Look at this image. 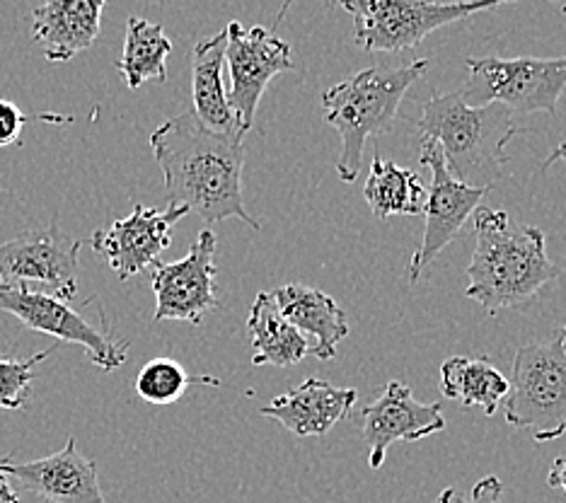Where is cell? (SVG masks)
<instances>
[{
  "label": "cell",
  "mask_w": 566,
  "mask_h": 503,
  "mask_svg": "<svg viewBox=\"0 0 566 503\" xmlns=\"http://www.w3.org/2000/svg\"><path fill=\"white\" fill-rule=\"evenodd\" d=\"M150 148L170 203L187 206L206 226L240 218L252 230L262 228L242 201V134H216L195 112H182L150 134Z\"/></svg>",
  "instance_id": "cell-1"
},
{
  "label": "cell",
  "mask_w": 566,
  "mask_h": 503,
  "mask_svg": "<svg viewBox=\"0 0 566 503\" xmlns=\"http://www.w3.org/2000/svg\"><path fill=\"white\" fill-rule=\"evenodd\" d=\"M557 276L559 266L547 256L543 230L486 206L474 211V252L465 291L470 301L496 315L499 310L531 303Z\"/></svg>",
  "instance_id": "cell-2"
},
{
  "label": "cell",
  "mask_w": 566,
  "mask_h": 503,
  "mask_svg": "<svg viewBox=\"0 0 566 503\" xmlns=\"http://www.w3.org/2000/svg\"><path fill=\"white\" fill-rule=\"evenodd\" d=\"M518 132L506 107H470L460 93H433L419 119L421 140L439 146L448 172L474 189H492L499 182L509 163L506 146Z\"/></svg>",
  "instance_id": "cell-3"
},
{
  "label": "cell",
  "mask_w": 566,
  "mask_h": 503,
  "mask_svg": "<svg viewBox=\"0 0 566 503\" xmlns=\"http://www.w3.org/2000/svg\"><path fill=\"white\" fill-rule=\"evenodd\" d=\"M427 69V59L411 61L400 69H366L332 85L323 95L327 122L342 136L339 158L334 163L342 182H356L366 140L390 132L407 90Z\"/></svg>",
  "instance_id": "cell-4"
},
{
  "label": "cell",
  "mask_w": 566,
  "mask_h": 503,
  "mask_svg": "<svg viewBox=\"0 0 566 503\" xmlns=\"http://www.w3.org/2000/svg\"><path fill=\"white\" fill-rule=\"evenodd\" d=\"M504 402L506 423L533 441L549 443L566 433V342L559 334L518 348Z\"/></svg>",
  "instance_id": "cell-5"
},
{
  "label": "cell",
  "mask_w": 566,
  "mask_h": 503,
  "mask_svg": "<svg viewBox=\"0 0 566 503\" xmlns=\"http://www.w3.org/2000/svg\"><path fill=\"white\" fill-rule=\"evenodd\" d=\"M465 66L470 77L460 95L470 107L501 105L509 112L555 114L566 90V56H470Z\"/></svg>",
  "instance_id": "cell-6"
},
{
  "label": "cell",
  "mask_w": 566,
  "mask_h": 503,
  "mask_svg": "<svg viewBox=\"0 0 566 503\" xmlns=\"http://www.w3.org/2000/svg\"><path fill=\"white\" fill-rule=\"evenodd\" d=\"M496 0L482 3H427V0H344L354 18V42L364 51H407L431 32L492 10Z\"/></svg>",
  "instance_id": "cell-7"
},
{
  "label": "cell",
  "mask_w": 566,
  "mask_h": 503,
  "mask_svg": "<svg viewBox=\"0 0 566 503\" xmlns=\"http://www.w3.org/2000/svg\"><path fill=\"white\" fill-rule=\"evenodd\" d=\"M0 310L18 317L22 325H28L34 332L49 334L59 342L78 344L87 358L102 370L112 373L126 364L132 342H119L105 322L95 325L81 310L71 307L66 301L54 298V295L0 279Z\"/></svg>",
  "instance_id": "cell-8"
},
{
  "label": "cell",
  "mask_w": 566,
  "mask_h": 503,
  "mask_svg": "<svg viewBox=\"0 0 566 503\" xmlns=\"http://www.w3.org/2000/svg\"><path fill=\"white\" fill-rule=\"evenodd\" d=\"M81 248L83 242L66 235L56 221L40 230H24L0 242V279L71 303L78 295Z\"/></svg>",
  "instance_id": "cell-9"
},
{
  "label": "cell",
  "mask_w": 566,
  "mask_h": 503,
  "mask_svg": "<svg viewBox=\"0 0 566 503\" xmlns=\"http://www.w3.org/2000/svg\"><path fill=\"white\" fill-rule=\"evenodd\" d=\"M226 34V63L230 77L228 102L238 116L242 132L248 134L272 77L283 71H293L291 44L279 39L272 30L260 28V24L248 30L238 20L228 24Z\"/></svg>",
  "instance_id": "cell-10"
},
{
  "label": "cell",
  "mask_w": 566,
  "mask_h": 503,
  "mask_svg": "<svg viewBox=\"0 0 566 503\" xmlns=\"http://www.w3.org/2000/svg\"><path fill=\"white\" fill-rule=\"evenodd\" d=\"M419 163L431 170V187L427 191V206H423L427 226H423L421 242L409 262L411 283H417L436 256L460 235L462 226L470 221V216H474L489 193V189L465 187L453 179L439 146L431 144V140H421Z\"/></svg>",
  "instance_id": "cell-11"
},
{
  "label": "cell",
  "mask_w": 566,
  "mask_h": 503,
  "mask_svg": "<svg viewBox=\"0 0 566 503\" xmlns=\"http://www.w3.org/2000/svg\"><path fill=\"white\" fill-rule=\"evenodd\" d=\"M216 248L218 240L213 232L203 230L182 260L153 266L150 283L156 293L153 319H182L201 325L203 317L221 305L216 295Z\"/></svg>",
  "instance_id": "cell-12"
},
{
  "label": "cell",
  "mask_w": 566,
  "mask_h": 503,
  "mask_svg": "<svg viewBox=\"0 0 566 503\" xmlns=\"http://www.w3.org/2000/svg\"><path fill=\"white\" fill-rule=\"evenodd\" d=\"M187 216L189 209L179 203H170L165 211L136 203L126 218L95 230L90 244L126 281L160 262V254L172 244V228Z\"/></svg>",
  "instance_id": "cell-13"
},
{
  "label": "cell",
  "mask_w": 566,
  "mask_h": 503,
  "mask_svg": "<svg viewBox=\"0 0 566 503\" xmlns=\"http://www.w3.org/2000/svg\"><path fill=\"white\" fill-rule=\"evenodd\" d=\"M446 429L443 405H423L411 387L390 380L378 399L364 409V443L368 446V468L380 470L392 443H417Z\"/></svg>",
  "instance_id": "cell-14"
},
{
  "label": "cell",
  "mask_w": 566,
  "mask_h": 503,
  "mask_svg": "<svg viewBox=\"0 0 566 503\" xmlns=\"http://www.w3.org/2000/svg\"><path fill=\"white\" fill-rule=\"evenodd\" d=\"M0 474L51 503H107L99 489L97 464L81 455L75 438H69L59 453L32 462L0 458Z\"/></svg>",
  "instance_id": "cell-15"
},
{
  "label": "cell",
  "mask_w": 566,
  "mask_h": 503,
  "mask_svg": "<svg viewBox=\"0 0 566 503\" xmlns=\"http://www.w3.org/2000/svg\"><path fill=\"white\" fill-rule=\"evenodd\" d=\"M358 402L354 387H334L327 380L307 378L291 392L274 397L260 411L276 419L283 429L295 436H325Z\"/></svg>",
  "instance_id": "cell-16"
},
{
  "label": "cell",
  "mask_w": 566,
  "mask_h": 503,
  "mask_svg": "<svg viewBox=\"0 0 566 503\" xmlns=\"http://www.w3.org/2000/svg\"><path fill=\"white\" fill-rule=\"evenodd\" d=\"M102 10L105 0H49L32 10V39L46 61H71L95 44Z\"/></svg>",
  "instance_id": "cell-17"
},
{
  "label": "cell",
  "mask_w": 566,
  "mask_h": 503,
  "mask_svg": "<svg viewBox=\"0 0 566 503\" xmlns=\"http://www.w3.org/2000/svg\"><path fill=\"white\" fill-rule=\"evenodd\" d=\"M272 293L281 315L301 334H311L315 339L311 352L319 360H332L337 356V346L349 334V322L337 301L323 291L305 286V283H286Z\"/></svg>",
  "instance_id": "cell-18"
},
{
  "label": "cell",
  "mask_w": 566,
  "mask_h": 503,
  "mask_svg": "<svg viewBox=\"0 0 566 503\" xmlns=\"http://www.w3.org/2000/svg\"><path fill=\"white\" fill-rule=\"evenodd\" d=\"M228 34L201 39L191 51V97H195V116L216 134H242L238 116L228 102V90L223 83Z\"/></svg>",
  "instance_id": "cell-19"
},
{
  "label": "cell",
  "mask_w": 566,
  "mask_h": 503,
  "mask_svg": "<svg viewBox=\"0 0 566 503\" xmlns=\"http://www.w3.org/2000/svg\"><path fill=\"white\" fill-rule=\"evenodd\" d=\"M248 332L252 337V366H276L289 368L301 364L311 354V342L305 334L295 329L291 322L281 315V307L272 291H262L252 303L248 319Z\"/></svg>",
  "instance_id": "cell-20"
},
{
  "label": "cell",
  "mask_w": 566,
  "mask_h": 503,
  "mask_svg": "<svg viewBox=\"0 0 566 503\" xmlns=\"http://www.w3.org/2000/svg\"><path fill=\"white\" fill-rule=\"evenodd\" d=\"M441 392L465 409L482 407L486 417H494L509 397V378L484 356H453L441 366Z\"/></svg>",
  "instance_id": "cell-21"
},
{
  "label": "cell",
  "mask_w": 566,
  "mask_h": 503,
  "mask_svg": "<svg viewBox=\"0 0 566 503\" xmlns=\"http://www.w3.org/2000/svg\"><path fill=\"white\" fill-rule=\"evenodd\" d=\"M364 197L370 213L385 221L392 216H419L427 206V187L417 172L385 160L380 153L373 155L370 175L366 179Z\"/></svg>",
  "instance_id": "cell-22"
},
{
  "label": "cell",
  "mask_w": 566,
  "mask_h": 503,
  "mask_svg": "<svg viewBox=\"0 0 566 503\" xmlns=\"http://www.w3.org/2000/svg\"><path fill=\"white\" fill-rule=\"evenodd\" d=\"M172 54V42L163 24L132 15L126 20L124 51L117 63L128 90H138L150 81H167V56Z\"/></svg>",
  "instance_id": "cell-23"
},
{
  "label": "cell",
  "mask_w": 566,
  "mask_h": 503,
  "mask_svg": "<svg viewBox=\"0 0 566 503\" xmlns=\"http://www.w3.org/2000/svg\"><path fill=\"white\" fill-rule=\"evenodd\" d=\"M134 385H136L138 397L144 399V402L167 407V405H175L177 399H182L189 387L195 385L218 387L221 383L206 376H189V373L172 358H153L138 370Z\"/></svg>",
  "instance_id": "cell-24"
},
{
  "label": "cell",
  "mask_w": 566,
  "mask_h": 503,
  "mask_svg": "<svg viewBox=\"0 0 566 503\" xmlns=\"http://www.w3.org/2000/svg\"><path fill=\"white\" fill-rule=\"evenodd\" d=\"M51 356V348L24 360H12L0 354V409H24L32 395L34 368Z\"/></svg>",
  "instance_id": "cell-25"
},
{
  "label": "cell",
  "mask_w": 566,
  "mask_h": 503,
  "mask_svg": "<svg viewBox=\"0 0 566 503\" xmlns=\"http://www.w3.org/2000/svg\"><path fill=\"white\" fill-rule=\"evenodd\" d=\"M439 503H506L504 501V484L496 474L482 476V480L472 486V492L465 496L458 489L448 486L441 492Z\"/></svg>",
  "instance_id": "cell-26"
},
{
  "label": "cell",
  "mask_w": 566,
  "mask_h": 503,
  "mask_svg": "<svg viewBox=\"0 0 566 503\" xmlns=\"http://www.w3.org/2000/svg\"><path fill=\"white\" fill-rule=\"evenodd\" d=\"M32 122V116L24 114L15 102L0 99V148L20 144L24 124Z\"/></svg>",
  "instance_id": "cell-27"
},
{
  "label": "cell",
  "mask_w": 566,
  "mask_h": 503,
  "mask_svg": "<svg viewBox=\"0 0 566 503\" xmlns=\"http://www.w3.org/2000/svg\"><path fill=\"white\" fill-rule=\"evenodd\" d=\"M547 486L559 489V492L566 494V458H557L552 462L549 474H547Z\"/></svg>",
  "instance_id": "cell-28"
},
{
  "label": "cell",
  "mask_w": 566,
  "mask_h": 503,
  "mask_svg": "<svg viewBox=\"0 0 566 503\" xmlns=\"http://www.w3.org/2000/svg\"><path fill=\"white\" fill-rule=\"evenodd\" d=\"M0 503H20V494L6 474H0Z\"/></svg>",
  "instance_id": "cell-29"
},
{
  "label": "cell",
  "mask_w": 566,
  "mask_h": 503,
  "mask_svg": "<svg viewBox=\"0 0 566 503\" xmlns=\"http://www.w3.org/2000/svg\"><path fill=\"white\" fill-rule=\"evenodd\" d=\"M557 160H566V150H564V153H557V150H555V153H552V155H549V158H547V160H545L543 165H539V172H543V170H547V167H552V165H555Z\"/></svg>",
  "instance_id": "cell-30"
},
{
  "label": "cell",
  "mask_w": 566,
  "mask_h": 503,
  "mask_svg": "<svg viewBox=\"0 0 566 503\" xmlns=\"http://www.w3.org/2000/svg\"><path fill=\"white\" fill-rule=\"evenodd\" d=\"M559 337H562V339H564V342H566V325H564V327H562V332H559Z\"/></svg>",
  "instance_id": "cell-31"
},
{
  "label": "cell",
  "mask_w": 566,
  "mask_h": 503,
  "mask_svg": "<svg viewBox=\"0 0 566 503\" xmlns=\"http://www.w3.org/2000/svg\"><path fill=\"white\" fill-rule=\"evenodd\" d=\"M566 150V138H564V144L557 148V153H564Z\"/></svg>",
  "instance_id": "cell-32"
}]
</instances>
